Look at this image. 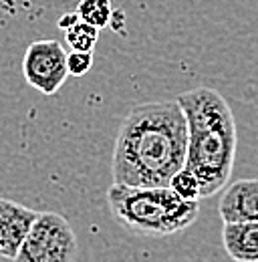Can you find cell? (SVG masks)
Returning a JSON list of instances; mask_svg holds the SVG:
<instances>
[{"mask_svg": "<svg viewBox=\"0 0 258 262\" xmlns=\"http://www.w3.org/2000/svg\"><path fill=\"white\" fill-rule=\"evenodd\" d=\"M188 119L180 101H156L133 107L115 137L113 182L127 186H169L186 165Z\"/></svg>", "mask_w": 258, "mask_h": 262, "instance_id": "obj_1", "label": "cell"}, {"mask_svg": "<svg viewBox=\"0 0 258 262\" xmlns=\"http://www.w3.org/2000/svg\"><path fill=\"white\" fill-rule=\"evenodd\" d=\"M180 105L188 119L186 165L202 186V198L214 196L230 180L236 158V121L226 101L212 87L182 93Z\"/></svg>", "mask_w": 258, "mask_h": 262, "instance_id": "obj_2", "label": "cell"}, {"mask_svg": "<svg viewBox=\"0 0 258 262\" xmlns=\"http://www.w3.org/2000/svg\"><path fill=\"white\" fill-rule=\"evenodd\" d=\"M111 216L133 236L163 238L186 230L200 214L198 200H184L169 186H127L113 182L107 190Z\"/></svg>", "mask_w": 258, "mask_h": 262, "instance_id": "obj_3", "label": "cell"}, {"mask_svg": "<svg viewBox=\"0 0 258 262\" xmlns=\"http://www.w3.org/2000/svg\"><path fill=\"white\" fill-rule=\"evenodd\" d=\"M79 258V242L61 214L40 212L18 250V262H73Z\"/></svg>", "mask_w": 258, "mask_h": 262, "instance_id": "obj_4", "label": "cell"}, {"mask_svg": "<svg viewBox=\"0 0 258 262\" xmlns=\"http://www.w3.org/2000/svg\"><path fill=\"white\" fill-rule=\"evenodd\" d=\"M23 75L32 89L42 95H55L69 77L67 51L53 38L34 40L25 53Z\"/></svg>", "mask_w": 258, "mask_h": 262, "instance_id": "obj_5", "label": "cell"}, {"mask_svg": "<svg viewBox=\"0 0 258 262\" xmlns=\"http://www.w3.org/2000/svg\"><path fill=\"white\" fill-rule=\"evenodd\" d=\"M36 216L38 212H34L31 208L14 200L0 198V256L2 258L16 260L18 250L27 240Z\"/></svg>", "mask_w": 258, "mask_h": 262, "instance_id": "obj_6", "label": "cell"}, {"mask_svg": "<svg viewBox=\"0 0 258 262\" xmlns=\"http://www.w3.org/2000/svg\"><path fill=\"white\" fill-rule=\"evenodd\" d=\"M218 212L224 222H258V180L232 182L220 198Z\"/></svg>", "mask_w": 258, "mask_h": 262, "instance_id": "obj_7", "label": "cell"}, {"mask_svg": "<svg viewBox=\"0 0 258 262\" xmlns=\"http://www.w3.org/2000/svg\"><path fill=\"white\" fill-rule=\"evenodd\" d=\"M222 244L230 258L238 262H258V222H224Z\"/></svg>", "mask_w": 258, "mask_h": 262, "instance_id": "obj_8", "label": "cell"}, {"mask_svg": "<svg viewBox=\"0 0 258 262\" xmlns=\"http://www.w3.org/2000/svg\"><path fill=\"white\" fill-rule=\"evenodd\" d=\"M99 38V27L79 20L71 29L64 31V40L71 51H93Z\"/></svg>", "mask_w": 258, "mask_h": 262, "instance_id": "obj_9", "label": "cell"}, {"mask_svg": "<svg viewBox=\"0 0 258 262\" xmlns=\"http://www.w3.org/2000/svg\"><path fill=\"white\" fill-rule=\"evenodd\" d=\"M77 12L81 20L91 23L99 29L107 27L113 18V6L111 0H81L77 4Z\"/></svg>", "mask_w": 258, "mask_h": 262, "instance_id": "obj_10", "label": "cell"}, {"mask_svg": "<svg viewBox=\"0 0 258 262\" xmlns=\"http://www.w3.org/2000/svg\"><path fill=\"white\" fill-rule=\"evenodd\" d=\"M169 188L182 196L184 200H198L202 198V186H200V180L196 178V173H192L188 167H182L169 182Z\"/></svg>", "mask_w": 258, "mask_h": 262, "instance_id": "obj_11", "label": "cell"}, {"mask_svg": "<svg viewBox=\"0 0 258 262\" xmlns=\"http://www.w3.org/2000/svg\"><path fill=\"white\" fill-rule=\"evenodd\" d=\"M67 65L69 75L73 77H83L89 73L93 67V51H71L67 53Z\"/></svg>", "mask_w": 258, "mask_h": 262, "instance_id": "obj_12", "label": "cell"}, {"mask_svg": "<svg viewBox=\"0 0 258 262\" xmlns=\"http://www.w3.org/2000/svg\"><path fill=\"white\" fill-rule=\"evenodd\" d=\"M79 20H81V16H79L77 10H75V12H67V14H63V16L59 18V29L67 31V29H71L73 25H77Z\"/></svg>", "mask_w": 258, "mask_h": 262, "instance_id": "obj_13", "label": "cell"}]
</instances>
